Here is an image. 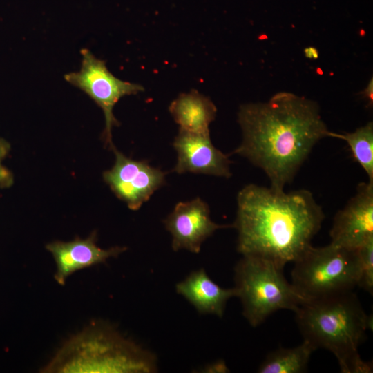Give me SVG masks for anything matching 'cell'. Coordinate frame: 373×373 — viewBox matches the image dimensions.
<instances>
[{"label":"cell","instance_id":"cell-1","mask_svg":"<svg viewBox=\"0 0 373 373\" xmlns=\"http://www.w3.org/2000/svg\"><path fill=\"white\" fill-rule=\"evenodd\" d=\"M242 140L234 153L261 169L271 186L284 189L329 129L314 101L281 91L265 102L240 106Z\"/></svg>","mask_w":373,"mask_h":373},{"label":"cell","instance_id":"cell-18","mask_svg":"<svg viewBox=\"0 0 373 373\" xmlns=\"http://www.w3.org/2000/svg\"><path fill=\"white\" fill-rule=\"evenodd\" d=\"M13 182L14 177L12 173L0 161V187L8 188L12 185Z\"/></svg>","mask_w":373,"mask_h":373},{"label":"cell","instance_id":"cell-9","mask_svg":"<svg viewBox=\"0 0 373 373\" xmlns=\"http://www.w3.org/2000/svg\"><path fill=\"white\" fill-rule=\"evenodd\" d=\"M331 242L356 249L373 238V183L361 182L345 207L336 214Z\"/></svg>","mask_w":373,"mask_h":373},{"label":"cell","instance_id":"cell-13","mask_svg":"<svg viewBox=\"0 0 373 373\" xmlns=\"http://www.w3.org/2000/svg\"><path fill=\"white\" fill-rule=\"evenodd\" d=\"M175 289L199 313L213 314L220 318L224 314L228 300L237 297L235 287L224 289L220 287L202 268L191 272L184 280L176 284Z\"/></svg>","mask_w":373,"mask_h":373},{"label":"cell","instance_id":"cell-12","mask_svg":"<svg viewBox=\"0 0 373 373\" xmlns=\"http://www.w3.org/2000/svg\"><path fill=\"white\" fill-rule=\"evenodd\" d=\"M97 232L87 238H76L72 241H55L46 245V249L52 255L56 263L54 278L60 285H64L73 273L100 263L111 257H117L126 250L125 247H113L104 249L96 244Z\"/></svg>","mask_w":373,"mask_h":373},{"label":"cell","instance_id":"cell-15","mask_svg":"<svg viewBox=\"0 0 373 373\" xmlns=\"http://www.w3.org/2000/svg\"><path fill=\"white\" fill-rule=\"evenodd\" d=\"M315 348L304 340L294 347L278 348L269 353L260 365V373H301L306 371Z\"/></svg>","mask_w":373,"mask_h":373},{"label":"cell","instance_id":"cell-6","mask_svg":"<svg viewBox=\"0 0 373 373\" xmlns=\"http://www.w3.org/2000/svg\"><path fill=\"white\" fill-rule=\"evenodd\" d=\"M294 263L291 283L307 300L353 291L358 285L357 249L311 245Z\"/></svg>","mask_w":373,"mask_h":373},{"label":"cell","instance_id":"cell-10","mask_svg":"<svg viewBox=\"0 0 373 373\" xmlns=\"http://www.w3.org/2000/svg\"><path fill=\"white\" fill-rule=\"evenodd\" d=\"M164 224L172 236L175 251L186 249L195 254L200 252L203 242L216 230L230 227L213 222L208 204L200 198L178 202Z\"/></svg>","mask_w":373,"mask_h":373},{"label":"cell","instance_id":"cell-7","mask_svg":"<svg viewBox=\"0 0 373 373\" xmlns=\"http://www.w3.org/2000/svg\"><path fill=\"white\" fill-rule=\"evenodd\" d=\"M82 64L77 72L65 74L64 77L70 84L88 95L103 111L105 128L102 137L105 144L113 150L111 131L119 122L113 115V108L119 100L126 95L142 92V85L122 80L112 74L106 62L96 57L87 48H82Z\"/></svg>","mask_w":373,"mask_h":373},{"label":"cell","instance_id":"cell-17","mask_svg":"<svg viewBox=\"0 0 373 373\" xmlns=\"http://www.w3.org/2000/svg\"><path fill=\"white\" fill-rule=\"evenodd\" d=\"M360 262L358 287L372 294L373 291V238L357 249Z\"/></svg>","mask_w":373,"mask_h":373},{"label":"cell","instance_id":"cell-19","mask_svg":"<svg viewBox=\"0 0 373 373\" xmlns=\"http://www.w3.org/2000/svg\"><path fill=\"white\" fill-rule=\"evenodd\" d=\"M10 145L3 138L0 137V161H2L9 153Z\"/></svg>","mask_w":373,"mask_h":373},{"label":"cell","instance_id":"cell-3","mask_svg":"<svg viewBox=\"0 0 373 373\" xmlns=\"http://www.w3.org/2000/svg\"><path fill=\"white\" fill-rule=\"evenodd\" d=\"M304 340L315 350L323 348L336 358L343 373L372 372L358 347L372 326L357 296L352 291L309 299L295 312Z\"/></svg>","mask_w":373,"mask_h":373},{"label":"cell","instance_id":"cell-5","mask_svg":"<svg viewBox=\"0 0 373 373\" xmlns=\"http://www.w3.org/2000/svg\"><path fill=\"white\" fill-rule=\"evenodd\" d=\"M235 267V288L242 305V314L257 327L273 313L296 312L307 300L285 279L283 270L271 261L242 256Z\"/></svg>","mask_w":373,"mask_h":373},{"label":"cell","instance_id":"cell-21","mask_svg":"<svg viewBox=\"0 0 373 373\" xmlns=\"http://www.w3.org/2000/svg\"><path fill=\"white\" fill-rule=\"evenodd\" d=\"M305 56L309 59H317L318 57V52L314 47H307L304 50Z\"/></svg>","mask_w":373,"mask_h":373},{"label":"cell","instance_id":"cell-4","mask_svg":"<svg viewBox=\"0 0 373 373\" xmlns=\"http://www.w3.org/2000/svg\"><path fill=\"white\" fill-rule=\"evenodd\" d=\"M157 358L122 336L111 325L95 322L70 338L42 372H155Z\"/></svg>","mask_w":373,"mask_h":373},{"label":"cell","instance_id":"cell-20","mask_svg":"<svg viewBox=\"0 0 373 373\" xmlns=\"http://www.w3.org/2000/svg\"><path fill=\"white\" fill-rule=\"evenodd\" d=\"M364 97L372 104L373 102V79L371 78L365 90L363 91Z\"/></svg>","mask_w":373,"mask_h":373},{"label":"cell","instance_id":"cell-14","mask_svg":"<svg viewBox=\"0 0 373 373\" xmlns=\"http://www.w3.org/2000/svg\"><path fill=\"white\" fill-rule=\"evenodd\" d=\"M169 109L180 131L210 135L209 125L216 118L217 109L209 97L192 90L180 94Z\"/></svg>","mask_w":373,"mask_h":373},{"label":"cell","instance_id":"cell-11","mask_svg":"<svg viewBox=\"0 0 373 373\" xmlns=\"http://www.w3.org/2000/svg\"><path fill=\"white\" fill-rule=\"evenodd\" d=\"M178 154L173 171L177 173H202L228 178L231 176V161L216 148L210 135L179 131L173 143Z\"/></svg>","mask_w":373,"mask_h":373},{"label":"cell","instance_id":"cell-8","mask_svg":"<svg viewBox=\"0 0 373 373\" xmlns=\"http://www.w3.org/2000/svg\"><path fill=\"white\" fill-rule=\"evenodd\" d=\"M112 151L115 164L104 172V180L130 209L138 210L165 184L166 173L151 166L147 160L127 157L115 147Z\"/></svg>","mask_w":373,"mask_h":373},{"label":"cell","instance_id":"cell-16","mask_svg":"<svg viewBox=\"0 0 373 373\" xmlns=\"http://www.w3.org/2000/svg\"><path fill=\"white\" fill-rule=\"evenodd\" d=\"M328 137L343 140L348 144L354 159L361 166L373 183V124L372 122L354 132L336 133L329 132Z\"/></svg>","mask_w":373,"mask_h":373},{"label":"cell","instance_id":"cell-2","mask_svg":"<svg viewBox=\"0 0 373 373\" xmlns=\"http://www.w3.org/2000/svg\"><path fill=\"white\" fill-rule=\"evenodd\" d=\"M233 227L238 231L237 250L274 262L283 269L312 245L325 215L312 193L250 184L237 197Z\"/></svg>","mask_w":373,"mask_h":373}]
</instances>
